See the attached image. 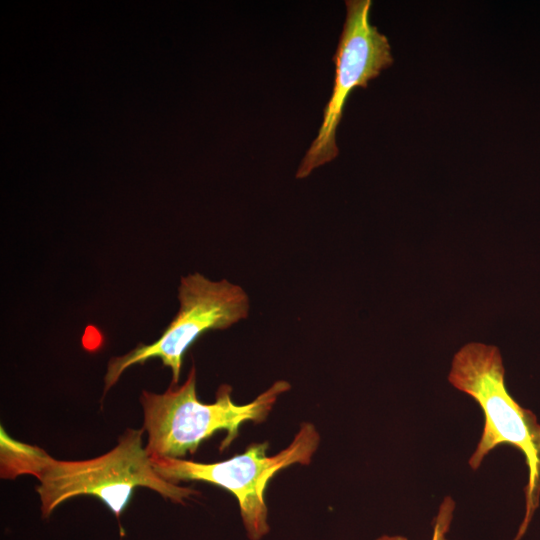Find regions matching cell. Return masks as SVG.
I'll return each instance as SVG.
<instances>
[{
    "instance_id": "cell-1",
    "label": "cell",
    "mask_w": 540,
    "mask_h": 540,
    "mask_svg": "<svg viewBox=\"0 0 540 540\" xmlns=\"http://www.w3.org/2000/svg\"><path fill=\"white\" fill-rule=\"evenodd\" d=\"M143 432L144 428L128 429L108 453L81 461L56 460L40 448L15 441L2 432V477L12 478L19 474L37 477L40 484L36 491L45 518L59 504L80 495L101 499L119 518L137 487L152 489L180 504L198 494L194 489L171 483L157 474L143 447Z\"/></svg>"
},
{
    "instance_id": "cell-2",
    "label": "cell",
    "mask_w": 540,
    "mask_h": 540,
    "mask_svg": "<svg viewBox=\"0 0 540 540\" xmlns=\"http://www.w3.org/2000/svg\"><path fill=\"white\" fill-rule=\"evenodd\" d=\"M448 381L478 403L484 427L469 466L476 470L485 456L500 445L520 450L528 467L525 487L526 513L519 540L538 507L540 497V424L535 414L521 407L505 385V370L496 346L472 342L463 346L452 360Z\"/></svg>"
},
{
    "instance_id": "cell-3",
    "label": "cell",
    "mask_w": 540,
    "mask_h": 540,
    "mask_svg": "<svg viewBox=\"0 0 540 540\" xmlns=\"http://www.w3.org/2000/svg\"><path fill=\"white\" fill-rule=\"evenodd\" d=\"M290 388L287 381L278 380L250 403L239 405L232 400V388L224 384L214 403H202L197 397L196 369L192 366L182 385L171 383L162 394L142 392L146 451L150 458H182L194 454L200 443L214 433L225 430L227 435L220 445L223 450L237 438L243 423L265 421L278 397Z\"/></svg>"
},
{
    "instance_id": "cell-4",
    "label": "cell",
    "mask_w": 540,
    "mask_h": 540,
    "mask_svg": "<svg viewBox=\"0 0 540 540\" xmlns=\"http://www.w3.org/2000/svg\"><path fill=\"white\" fill-rule=\"evenodd\" d=\"M320 443L312 423L303 422L291 443L274 455H267L268 442L254 443L246 451L227 460L200 463L182 458H151L159 476L177 484L196 480L215 484L231 492L238 501L242 521L250 540H260L269 532L265 490L280 470L294 464H310Z\"/></svg>"
},
{
    "instance_id": "cell-5",
    "label": "cell",
    "mask_w": 540,
    "mask_h": 540,
    "mask_svg": "<svg viewBox=\"0 0 540 540\" xmlns=\"http://www.w3.org/2000/svg\"><path fill=\"white\" fill-rule=\"evenodd\" d=\"M178 299L177 314L155 342L139 344L109 361L105 392L127 368L153 358L170 368L172 384L177 385L186 350L206 331L229 328L247 318L249 312L248 296L239 285L226 279L211 281L198 272L181 278Z\"/></svg>"
},
{
    "instance_id": "cell-6",
    "label": "cell",
    "mask_w": 540,
    "mask_h": 540,
    "mask_svg": "<svg viewBox=\"0 0 540 540\" xmlns=\"http://www.w3.org/2000/svg\"><path fill=\"white\" fill-rule=\"evenodd\" d=\"M346 19L333 56L335 78L331 96L324 108L323 121L296 173L307 177L315 168L338 155L336 130L352 91L366 88L381 71L393 64L387 37L370 23L371 0H347Z\"/></svg>"
},
{
    "instance_id": "cell-7",
    "label": "cell",
    "mask_w": 540,
    "mask_h": 540,
    "mask_svg": "<svg viewBox=\"0 0 540 540\" xmlns=\"http://www.w3.org/2000/svg\"><path fill=\"white\" fill-rule=\"evenodd\" d=\"M455 509V502L450 496H446L440 507L437 516L433 520V535L432 540H448L446 535L449 531L453 512ZM376 540H408L406 537L395 535L388 536L383 535Z\"/></svg>"
}]
</instances>
